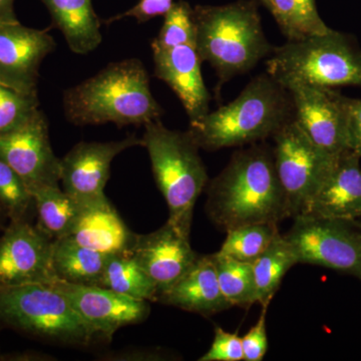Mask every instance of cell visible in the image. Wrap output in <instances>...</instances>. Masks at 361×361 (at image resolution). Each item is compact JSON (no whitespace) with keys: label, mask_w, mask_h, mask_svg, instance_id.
I'll return each mask as SVG.
<instances>
[{"label":"cell","mask_w":361,"mask_h":361,"mask_svg":"<svg viewBox=\"0 0 361 361\" xmlns=\"http://www.w3.org/2000/svg\"><path fill=\"white\" fill-rule=\"evenodd\" d=\"M207 194V214L225 231L254 223L278 224L290 217L272 151L264 146L235 153Z\"/></svg>","instance_id":"cell-1"},{"label":"cell","mask_w":361,"mask_h":361,"mask_svg":"<svg viewBox=\"0 0 361 361\" xmlns=\"http://www.w3.org/2000/svg\"><path fill=\"white\" fill-rule=\"evenodd\" d=\"M66 120L75 126H145L160 120L163 109L149 87V73L137 59L110 63L94 77L63 92Z\"/></svg>","instance_id":"cell-2"},{"label":"cell","mask_w":361,"mask_h":361,"mask_svg":"<svg viewBox=\"0 0 361 361\" xmlns=\"http://www.w3.org/2000/svg\"><path fill=\"white\" fill-rule=\"evenodd\" d=\"M291 120L288 90L269 75H261L231 103L190 122L188 132L199 148L216 151L273 137Z\"/></svg>","instance_id":"cell-3"},{"label":"cell","mask_w":361,"mask_h":361,"mask_svg":"<svg viewBox=\"0 0 361 361\" xmlns=\"http://www.w3.org/2000/svg\"><path fill=\"white\" fill-rule=\"evenodd\" d=\"M193 11L197 51L202 61L215 68L222 84L252 70L272 51L253 0L197 6Z\"/></svg>","instance_id":"cell-4"},{"label":"cell","mask_w":361,"mask_h":361,"mask_svg":"<svg viewBox=\"0 0 361 361\" xmlns=\"http://www.w3.org/2000/svg\"><path fill=\"white\" fill-rule=\"evenodd\" d=\"M144 128L142 147L148 151L157 185L167 203V222L190 238L195 205L208 183L200 148L188 130L168 129L160 120Z\"/></svg>","instance_id":"cell-5"},{"label":"cell","mask_w":361,"mask_h":361,"mask_svg":"<svg viewBox=\"0 0 361 361\" xmlns=\"http://www.w3.org/2000/svg\"><path fill=\"white\" fill-rule=\"evenodd\" d=\"M0 324L61 345L87 348L104 341L52 284L0 287Z\"/></svg>","instance_id":"cell-6"},{"label":"cell","mask_w":361,"mask_h":361,"mask_svg":"<svg viewBox=\"0 0 361 361\" xmlns=\"http://www.w3.org/2000/svg\"><path fill=\"white\" fill-rule=\"evenodd\" d=\"M267 73L286 89L294 84L334 89L361 87V49L344 33L331 30L276 47Z\"/></svg>","instance_id":"cell-7"},{"label":"cell","mask_w":361,"mask_h":361,"mask_svg":"<svg viewBox=\"0 0 361 361\" xmlns=\"http://www.w3.org/2000/svg\"><path fill=\"white\" fill-rule=\"evenodd\" d=\"M272 149L275 169L290 217H296L322 187L338 156L330 155L310 141L294 120L278 130Z\"/></svg>","instance_id":"cell-8"},{"label":"cell","mask_w":361,"mask_h":361,"mask_svg":"<svg viewBox=\"0 0 361 361\" xmlns=\"http://www.w3.org/2000/svg\"><path fill=\"white\" fill-rule=\"evenodd\" d=\"M351 223L298 215L283 236L297 262L322 266L361 279V231Z\"/></svg>","instance_id":"cell-9"},{"label":"cell","mask_w":361,"mask_h":361,"mask_svg":"<svg viewBox=\"0 0 361 361\" xmlns=\"http://www.w3.org/2000/svg\"><path fill=\"white\" fill-rule=\"evenodd\" d=\"M54 242L30 221H9L0 234V287L58 281Z\"/></svg>","instance_id":"cell-10"},{"label":"cell","mask_w":361,"mask_h":361,"mask_svg":"<svg viewBox=\"0 0 361 361\" xmlns=\"http://www.w3.org/2000/svg\"><path fill=\"white\" fill-rule=\"evenodd\" d=\"M0 158L20 175L32 194L61 184V159L52 149L49 121L42 110L0 137Z\"/></svg>","instance_id":"cell-11"},{"label":"cell","mask_w":361,"mask_h":361,"mask_svg":"<svg viewBox=\"0 0 361 361\" xmlns=\"http://www.w3.org/2000/svg\"><path fill=\"white\" fill-rule=\"evenodd\" d=\"M134 147H142V137L132 135L120 141L78 142L61 159V188L82 206L104 200L114 159Z\"/></svg>","instance_id":"cell-12"},{"label":"cell","mask_w":361,"mask_h":361,"mask_svg":"<svg viewBox=\"0 0 361 361\" xmlns=\"http://www.w3.org/2000/svg\"><path fill=\"white\" fill-rule=\"evenodd\" d=\"M293 104V120L318 148L338 156L348 149L343 96L332 89L294 84L286 89Z\"/></svg>","instance_id":"cell-13"},{"label":"cell","mask_w":361,"mask_h":361,"mask_svg":"<svg viewBox=\"0 0 361 361\" xmlns=\"http://www.w3.org/2000/svg\"><path fill=\"white\" fill-rule=\"evenodd\" d=\"M52 285L68 299L80 317L96 329L104 341H111L122 327L145 322L151 311L148 301L123 295L104 287L73 284L61 280Z\"/></svg>","instance_id":"cell-14"},{"label":"cell","mask_w":361,"mask_h":361,"mask_svg":"<svg viewBox=\"0 0 361 361\" xmlns=\"http://www.w3.org/2000/svg\"><path fill=\"white\" fill-rule=\"evenodd\" d=\"M56 49L49 30L20 21L0 25V82L27 94H37L42 61Z\"/></svg>","instance_id":"cell-15"},{"label":"cell","mask_w":361,"mask_h":361,"mask_svg":"<svg viewBox=\"0 0 361 361\" xmlns=\"http://www.w3.org/2000/svg\"><path fill=\"white\" fill-rule=\"evenodd\" d=\"M130 254L153 280L158 294L177 282L200 256L192 248L190 238L168 222L149 234H135Z\"/></svg>","instance_id":"cell-16"},{"label":"cell","mask_w":361,"mask_h":361,"mask_svg":"<svg viewBox=\"0 0 361 361\" xmlns=\"http://www.w3.org/2000/svg\"><path fill=\"white\" fill-rule=\"evenodd\" d=\"M153 49L155 75L169 85L184 106L190 122L209 113L211 97L202 75L200 54L195 45Z\"/></svg>","instance_id":"cell-17"},{"label":"cell","mask_w":361,"mask_h":361,"mask_svg":"<svg viewBox=\"0 0 361 361\" xmlns=\"http://www.w3.org/2000/svg\"><path fill=\"white\" fill-rule=\"evenodd\" d=\"M361 158L351 149L337 157L331 172L300 215L353 222L361 217Z\"/></svg>","instance_id":"cell-18"},{"label":"cell","mask_w":361,"mask_h":361,"mask_svg":"<svg viewBox=\"0 0 361 361\" xmlns=\"http://www.w3.org/2000/svg\"><path fill=\"white\" fill-rule=\"evenodd\" d=\"M156 301L205 317L231 308L221 291L213 254L199 256L177 282L158 294Z\"/></svg>","instance_id":"cell-19"},{"label":"cell","mask_w":361,"mask_h":361,"mask_svg":"<svg viewBox=\"0 0 361 361\" xmlns=\"http://www.w3.org/2000/svg\"><path fill=\"white\" fill-rule=\"evenodd\" d=\"M68 238L106 255L130 252L135 234L108 198L82 206Z\"/></svg>","instance_id":"cell-20"},{"label":"cell","mask_w":361,"mask_h":361,"mask_svg":"<svg viewBox=\"0 0 361 361\" xmlns=\"http://www.w3.org/2000/svg\"><path fill=\"white\" fill-rule=\"evenodd\" d=\"M51 18V27L63 33L71 51L87 54L103 40V21L94 11L92 0H40Z\"/></svg>","instance_id":"cell-21"},{"label":"cell","mask_w":361,"mask_h":361,"mask_svg":"<svg viewBox=\"0 0 361 361\" xmlns=\"http://www.w3.org/2000/svg\"><path fill=\"white\" fill-rule=\"evenodd\" d=\"M109 256L63 237L54 240L52 264L61 281L99 286Z\"/></svg>","instance_id":"cell-22"},{"label":"cell","mask_w":361,"mask_h":361,"mask_svg":"<svg viewBox=\"0 0 361 361\" xmlns=\"http://www.w3.org/2000/svg\"><path fill=\"white\" fill-rule=\"evenodd\" d=\"M37 227L52 240L68 237L82 210V205L61 186L33 192Z\"/></svg>","instance_id":"cell-23"},{"label":"cell","mask_w":361,"mask_h":361,"mask_svg":"<svg viewBox=\"0 0 361 361\" xmlns=\"http://www.w3.org/2000/svg\"><path fill=\"white\" fill-rule=\"evenodd\" d=\"M296 264L295 254L281 234L277 235L271 245L252 263L256 298L263 308L268 307L285 275Z\"/></svg>","instance_id":"cell-24"},{"label":"cell","mask_w":361,"mask_h":361,"mask_svg":"<svg viewBox=\"0 0 361 361\" xmlns=\"http://www.w3.org/2000/svg\"><path fill=\"white\" fill-rule=\"evenodd\" d=\"M289 42L302 40L331 30L320 18L315 0H260Z\"/></svg>","instance_id":"cell-25"},{"label":"cell","mask_w":361,"mask_h":361,"mask_svg":"<svg viewBox=\"0 0 361 361\" xmlns=\"http://www.w3.org/2000/svg\"><path fill=\"white\" fill-rule=\"evenodd\" d=\"M99 286L123 295L156 301L158 288L130 252L109 256Z\"/></svg>","instance_id":"cell-26"},{"label":"cell","mask_w":361,"mask_h":361,"mask_svg":"<svg viewBox=\"0 0 361 361\" xmlns=\"http://www.w3.org/2000/svg\"><path fill=\"white\" fill-rule=\"evenodd\" d=\"M213 255L221 291L231 307L248 310L257 303L252 264L227 257L219 252Z\"/></svg>","instance_id":"cell-27"},{"label":"cell","mask_w":361,"mask_h":361,"mask_svg":"<svg viewBox=\"0 0 361 361\" xmlns=\"http://www.w3.org/2000/svg\"><path fill=\"white\" fill-rule=\"evenodd\" d=\"M225 241L219 251L241 262L252 263L271 245L280 234L276 223H254L226 231Z\"/></svg>","instance_id":"cell-28"},{"label":"cell","mask_w":361,"mask_h":361,"mask_svg":"<svg viewBox=\"0 0 361 361\" xmlns=\"http://www.w3.org/2000/svg\"><path fill=\"white\" fill-rule=\"evenodd\" d=\"M0 204L9 221H30L35 216V199L20 175L0 158Z\"/></svg>","instance_id":"cell-29"},{"label":"cell","mask_w":361,"mask_h":361,"mask_svg":"<svg viewBox=\"0 0 361 361\" xmlns=\"http://www.w3.org/2000/svg\"><path fill=\"white\" fill-rule=\"evenodd\" d=\"M158 37L152 42V47L171 49L180 45H195L197 42L196 23L193 7L185 0L174 2L164 16Z\"/></svg>","instance_id":"cell-30"},{"label":"cell","mask_w":361,"mask_h":361,"mask_svg":"<svg viewBox=\"0 0 361 361\" xmlns=\"http://www.w3.org/2000/svg\"><path fill=\"white\" fill-rule=\"evenodd\" d=\"M39 94H27L0 82V137L25 125L39 109Z\"/></svg>","instance_id":"cell-31"},{"label":"cell","mask_w":361,"mask_h":361,"mask_svg":"<svg viewBox=\"0 0 361 361\" xmlns=\"http://www.w3.org/2000/svg\"><path fill=\"white\" fill-rule=\"evenodd\" d=\"M244 360L242 337L238 334L215 327V334L210 348L199 361H241Z\"/></svg>","instance_id":"cell-32"},{"label":"cell","mask_w":361,"mask_h":361,"mask_svg":"<svg viewBox=\"0 0 361 361\" xmlns=\"http://www.w3.org/2000/svg\"><path fill=\"white\" fill-rule=\"evenodd\" d=\"M266 310L253 327L242 337L244 360L261 361L264 360L268 350L267 329H266Z\"/></svg>","instance_id":"cell-33"},{"label":"cell","mask_w":361,"mask_h":361,"mask_svg":"<svg viewBox=\"0 0 361 361\" xmlns=\"http://www.w3.org/2000/svg\"><path fill=\"white\" fill-rule=\"evenodd\" d=\"M173 4H174L173 0H139V2L129 11L108 18L103 21V23L109 25L115 21L127 18H133L139 23H145L158 16H165Z\"/></svg>","instance_id":"cell-34"},{"label":"cell","mask_w":361,"mask_h":361,"mask_svg":"<svg viewBox=\"0 0 361 361\" xmlns=\"http://www.w3.org/2000/svg\"><path fill=\"white\" fill-rule=\"evenodd\" d=\"M346 115L348 149L361 158V99L343 96Z\"/></svg>","instance_id":"cell-35"},{"label":"cell","mask_w":361,"mask_h":361,"mask_svg":"<svg viewBox=\"0 0 361 361\" xmlns=\"http://www.w3.org/2000/svg\"><path fill=\"white\" fill-rule=\"evenodd\" d=\"M161 349L151 348H129L106 353L103 360L110 361H154L167 360Z\"/></svg>","instance_id":"cell-36"},{"label":"cell","mask_w":361,"mask_h":361,"mask_svg":"<svg viewBox=\"0 0 361 361\" xmlns=\"http://www.w3.org/2000/svg\"><path fill=\"white\" fill-rule=\"evenodd\" d=\"M16 0H0V25L18 21L14 11Z\"/></svg>","instance_id":"cell-37"},{"label":"cell","mask_w":361,"mask_h":361,"mask_svg":"<svg viewBox=\"0 0 361 361\" xmlns=\"http://www.w3.org/2000/svg\"><path fill=\"white\" fill-rule=\"evenodd\" d=\"M8 360H54L52 356L44 353H35V351H25V353H13L8 357L4 358Z\"/></svg>","instance_id":"cell-38"},{"label":"cell","mask_w":361,"mask_h":361,"mask_svg":"<svg viewBox=\"0 0 361 361\" xmlns=\"http://www.w3.org/2000/svg\"><path fill=\"white\" fill-rule=\"evenodd\" d=\"M8 222L9 218L8 216H7L6 209H4V206L0 204V234L4 231V228L6 227Z\"/></svg>","instance_id":"cell-39"},{"label":"cell","mask_w":361,"mask_h":361,"mask_svg":"<svg viewBox=\"0 0 361 361\" xmlns=\"http://www.w3.org/2000/svg\"><path fill=\"white\" fill-rule=\"evenodd\" d=\"M0 360H2L1 349H0Z\"/></svg>","instance_id":"cell-40"}]
</instances>
